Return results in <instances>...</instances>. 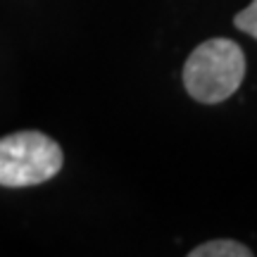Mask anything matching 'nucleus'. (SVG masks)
Returning a JSON list of instances; mask_svg holds the SVG:
<instances>
[{
    "mask_svg": "<svg viewBox=\"0 0 257 257\" xmlns=\"http://www.w3.org/2000/svg\"><path fill=\"white\" fill-rule=\"evenodd\" d=\"M245 74V57L238 43L210 38L193 50L184 67V86L198 102H221L238 91Z\"/></svg>",
    "mask_w": 257,
    "mask_h": 257,
    "instance_id": "nucleus-1",
    "label": "nucleus"
},
{
    "mask_svg": "<svg viewBox=\"0 0 257 257\" xmlns=\"http://www.w3.org/2000/svg\"><path fill=\"white\" fill-rule=\"evenodd\" d=\"M62 148L41 131L0 138V186L27 188L53 179L62 169Z\"/></svg>",
    "mask_w": 257,
    "mask_h": 257,
    "instance_id": "nucleus-2",
    "label": "nucleus"
},
{
    "mask_svg": "<svg viewBox=\"0 0 257 257\" xmlns=\"http://www.w3.org/2000/svg\"><path fill=\"white\" fill-rule=\"evenodd\" d=\"M191 257H250L252 250L238 240H210L188 252Z\"/></svg>",
    "mask_w": 257,
    "mask_h": 257,
    "instance_id": "nucleus-3",
    "label": "nucleus"
},
{
    "mask_svg": "<svg viewBox=\"0 0 257 257\" xmlns=\"http://www.w3.org/2000/svg\"><path fill=\"white\" fill-rule=\"evenodd\" d=\"M233 24H236L240 31H245V34H250L252 38H257V0H252L243 12L236 15Z\"/></svg>",
    "mask_w": 257,
    "mask_h": 257,
    "instance_id": "nucleus-4",
    "label": "nucleus"
}]
</instances>
